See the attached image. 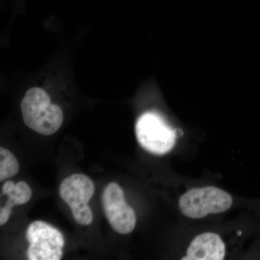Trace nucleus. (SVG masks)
Listing matches in <instances>:
<instances>
[{
    "instance_id": "f257e3e1",
    "label": "nucleus",
    "mask_w": 260,
    "mask_h": 260,
    "mask_svg": "<svg viewBox=\"0 0 260 260\" xmlns=\"http://www.w3.org/2000/svg\"><path fill=\"white\" fill-rule=\"evenodd\" d=\"M20 108L25 125L41 135L54 134L64 120L61 108L51 104L49 94L42 88L29 89Z\"/></svg>"
},
{
    "instance_id": "f03ea898",
    "label": "nucleus",
    "mask_w": 260,
    "mask_h": 260,
    "mask_svg": "<svg viewBox=\"0 0 260 260\" xmlns=\"http://www.w3.org/2000/svg\"><path fill=\"white\" fill-rule=\"evenodd\" d=\"M137 139L147 151L156 155L169 153L175 145L177 131L158 113L148 112L140 116L135 125Z\"/></svg>"
},
{
    "instance_id": "7ed1b4c3",
    "label": "nucleus",
    "mask_w": 260,
    "mask_h": 260,
    "mask_svg": "<svg viewBox=\"0 0 260 260\" xmlns=\"http://www.w3.org/2000/svg\"><path fill=\"white\" fill-rule=\"evenodd\" d=\"M232 196L215 186L195 188L183 194L179 200L181 213L190 218H203L209 214L226 211L232 207Z\"/></svg>"
},
{
    "instance_id": "20e7f679",
    "label": "nucleus",
    "mask_w": 260,
    "mask_h": 260,
    "mask_svg": "<svg viewBox=\"0 0 260 260\" xmlns=\"http://www.w3.org/2000/svg\"><path fill=\"white\" fill-rule=\"evenodd\" d=\"M94 191L93 181L81 174L67 177L59 186L61 199L69 205L73 218L80 225H90L93 221V213L88 203L93 197Z\"/></svg>"
},
{
    "instance_id": "39448f33",
    "label": "nucleus",
    "mask_w": 260,
    "mask_h": 260,
    "mask_svg": "<svg viewBox=\"0 0 260 260\" xmlns=\"http://www.w3.org/2000/svg\"><path fill=\"white\" fill-rule=\"evenodd\" d=\"M29 242L27 256L29 260H59L64 246L62 234L44 221L32 222L25 234Z\"/></svg>"
},
{
    "instance_id": "423d86ee",
    "label": "nucleus",
    "mask_w": 260,
    "mask_h": 260,
    "mask_svg": "<svg viewBox=\"0 0 260 260\" xmlns=\"http://www.w3.org/2000/svg\"><path fill=\"white\" fill-rule=\"evenodd\" d=\"M103 206L111 226L120 234H129L136 225V215L133 208L126 204L124 193L119 184L112 182L104 189Z\"/></svg>"
},
{
    "instance_id": "0eeeda50",
    "label": "nucleus",
    "mask_w": 260,
    "mask_h": 260,
    "mask_svg": "<svg viewBox=\"0 0 260 260\" xmlns=\"http://www.w3.org/2000/svg\"><path fill=\"white\" fill-rule=\"evenodd\" d=\"M184 260H222L225 255V244L214 233H204L193 239Z\"/></svg>"
},
{
    "instance_id": "6e6552de",
    "label": "nucleus",
    "mask_w": 260,
    "mask_h": 260,
    "mask_svg": "<svg viewBox=\"0 0 260 260\" xmlns=\"http://www.w3.org/2000/svg\"><path fill=\"white\" fill-rule=\"evenodd\" d=\"M20 166L13 154L4 148H0V181L16 175Z\"/></svg>"
},
{
    "instance_id": "1a4fd4ad",
    "label": "nucleus",
    "mask_w": 260,
    "mask_h": 260,
    "mask_svg": "<svg viewBox=\"0 0 260 260\" xmlns=\"http://www.w3.org/2000/svg\"><path fill=\"white\" fill-rule=\"evenodd\" d=\"M8 197L6 205L13 208L15 205L28 203L32 197V190L25 181H19L14 188L6 194Z\"/></svg>"
},
{
    "instance_id": "9d476101",
    "label": "nucleus",
    "mask_w": 260,
    "mask_h": 260,
    "mask_svg": "<svg viewBox=\"0 0 260 260\" xmlns=\"http://www.w3.org/2000/svg\"><path fill=\"white\" fill-rule=\"evenodd\" d=\"M12 213V208L5 205V207H2L0 210V225H3L6 223L9 220Z\"/></svg>"
},
{
    "instance_id": "9b49d317",
    "label": "nucleus",
    "mask_w": 260,
    "mask_h": 260,
    "mask_svg": "<svg viewBox=\"0 0 260 260\" xmlns=\"http://www.w3.org/2000/svg\"><path fill=\"white\" fill-rule=\"evenodd\" d=\"M238 235H239V236L242 235V232H238Z\"/></svg>"
}]
</instances>
